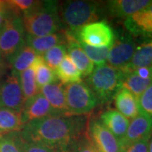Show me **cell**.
<instances>
[{
	"mask_svg": "<svg viewBox=\"0 0 152 152\" xmlns=\"http://www.w3.org/2000/svg\"><path fill=\"white\" fill-rule=\"evenodd\" d=\"M127 31L133 37H152V4L124 20Z\"/></svg>",
	"mask_w": 152,
	"mask_h": 152,
	"instance_id": "obj_13",
	"label": "cell"
},
{
	"mask_svg": "<svg viewBox=\"0 0 152 152\" xmlns=\"http://www.w3.org/2000/svg\"><path fill=\"white\" fill-rule=\"evenodd\" d=\"M66 54H67L66 46L64 44H61L49 49L48 51L42 54V57L46 64L54 71L57 69V67L59 65L61 61L63 60Z\"/></svg>",
	"mask_w": 152,
	"mask_h": 152,
	"instance_id": "obj_27",
	"label": "cell"
},
{
	"mask_svg": "<svg viewBox=\"0 0 152 152\" xmlns=\"http://www.w3.org/2000/svg\"><path fill=\"white\" fill-rule=\"evenodd\" d=\"M151 4V0H113L107 2L106 9L111 16L126 20Z\"/></svg>",
	"mask_w": 152,
	"mask_h": 152,
	"instance_id": "obj_15",
	"label": "cell"
},
{
	"mask_svg": "<svg viewBox=\"0 0 152 152\" xmlns=\"http://www.w3.org/2000/svg\"><path fill=\"white\" fill-rule=\"evenodd\" d=\"M25 32L21 16L10 12L0 29V53L2 57L9 61L26 45Z\"/></svg>",
	"mask_w": 152,
	"mask_h": 152,
	"instance_id": "obj_5",
	"label": "cell"
},
{
	"mask_svg": "<svg viewBox=\"0 0 152 152\" xmlns=\"http://www.w3.org/2000/svg\"><path fill=\"white\" fill-rule=\"evenodd\" d=\"M39 92L48 101L52 108L58 116H68L64 88L61 83L55 82L41 88Z\"/></svg>",
	"mask_w": 152,
	"mask_h": 152,
	"instance_id": "obj_19",
	"label": "cell"
},
{
	"mask_svg": "<svg viewBox=\"0 0 152 152\" xmlns=\"http://www.w3.org/2000/svg\"><path fill=\"white\" fill-rule=\"evenodd\" d=\"M150 140H143L134 142L124 148L121 152H148Z\"/></svg>",
	"mask_w": 152,
	"mask_h": 152,
	"instance_id": "obj_34",
	"label": "cell"
},
{
	"mask_svg": "<svg viewBox=\"0 0 152 152\" xmlns=\"http://www.w3.org/2000/svg\"><path fill=\"white\" fill-rule=\"evenodd\" d=\"M80 45L87 57L96 67L107 64L110 48H94L83 43Z\"/></svg>",
	"mask_w": 152,
	"mask_h": 152,
	"instance_id": "obj_28",
	"label": "cell"
},
{
	"mask_svg": "<svg viewBox=\"0 0 152 152\" xmlns=\"http://www.w3.org/2000/svg\"><path fill=\"white\" fill-rule=\"evenodd\" d=\"M100 122L113 134L118 140L124 137L129 126V119L116 109L108 108L100 116Z\"/></svg>",
	"mask_w": 152,
	"mask_h": 152,
	"instance_id": "obj_16",
	"label": "cell"
},
{
	"mask_svg": "<svg viewBox=\"0 0 152 152\" xmlns=\"http://www.w3.org/2000/svg\"><path fill=\"white\" fill-rule=\"evenodd\" d=\"M0 152H20L12 134L0 138Z\"/></svg>",
	"mask_w": 152,
	"mask_h": 152,
	"instance_id": "obj_33",
	"label": "cell"
},
{
	"mask_svg": "<svg viewBox=\"0 0 152 152\" xmlns=\"http://www.w3.org/2000/svg\"><path fill=\"white\" fill-rule=\"evenodd\" d=\"M25 31L31 37H40L57 33L62 28L59 4L56 1H40L21 16Z\"/></svg>",
	"mask_w": 152,
	"mask_h": 152,
	"instance_id": "obj_2",
	"label": "cell"
},
{
	"mask_svg": "<svg viewBox=\"0 0 152 152\" xmlns=\"http://www.w3.org/2000/svg\"><path fill=\"white\" fill-rule=\"evenodd\" d=\"M88 129L86 116H52L26 124L19 136L56 152H69L72 145Z\"/></svg>",
	"mask_w": 152,
	"mask_h": 152,
	"instance_id": "obj_1",
	"label": "cell"
},
{
	"mask_svg": "<svg viewBox=\"0 0 152 152\" xmlns=\"http://www.w3.org/2000/svg\"><path fill=\"white\" fill-rule=\"evenodd\" d=\"M25 124L21 113L0 107V136L18 133Z\"/></svg>",
	"mask_w": 152,
	"mask_h": 152,
	"instance_id": "obj_21",
	"label": "cell"
},
{
	"mask_svg": "<svg viewBox=\"0 0 152 152\" xmlns=\"http://www.w3.org/2000/svg\"><path fill=\"white\" fill-rule=\"evenodd\" d=\"M151 83L152 80L142 79L137 75L136 74H134V72H131V73L123 75L121 87L129 90L138 99L141 96L142 93L151 86Z\"/></svg>",
	"mask_w": 152,
	"mask_h": 152,
	"instance_id": "obj_25",
	"label": "cell"
},
{
	"mask_svg": "<svg viewBox=\"0 0 152 152\" xmlns=\"http://www.w3.org/2000/svg\"><path fill=\"white\" fill-rule=\"evenodd\" d=\"M31 67L34 69L35 78L39 90L48 85L58 81L54 71L46 64L42 55H37Z\"/></svg>",
	"mask_w": 152,
	"mask_h": 152,
	"instance_id": "obj_24",
	"label": "cell"
},
{
	"mask_svg": "<svg viewBox=\"0 0 152 152\" xmlns=\"http://www.w3.org/2000/svg\"><path fill=\"white\" fill-rule=\"evenodd\" d=\"M135 48L134 37L128 31L119 33L118 36L115 35L113 43L109 49L108 65L118 69L125 67L131 61Z\"/></svg>",
	"mask_w": 152,
	"mask_h": 152,
	"instance_id": "obj_8",
	"label": "cell"
},
{
	"mask_svg": "<svg viewBox=\"0 0 152 152\" xmlns=\"http://www.w3.org/2000/svg\"><path fill=\"white\" fill-rule=\"evenodd\" d=\"M148 152H152V136L149 141V148H148Z\"/></svg>",
	"mask_w": 152,
	"mask_h": 152,
	"instance_id": "obj_36",
	"label": "cell"
},
{
	"mask_svg": "<svg viewBox=\"0 0 152 152\" xmlns=\"http://www.w3.org/2000/svg\"><path fill=\"white\" fill-rule=\"evenodd\" d=\"M1 59H2V55H1V53H0V68H1Z\"/></svg>",
	"mask_w": 152,
	"mask_h": 152,
	"instance_id": "obj_37",
	"label": "cell"
},
{
	"mask_svg": "<svg viewBox=\"0 0 152 152\" xmlns=\"http://www.w3.org/2000/svg\"><path fill=\"white\" fill-rule=\"evenodd\" d=\"M151 66H152V37H146L141 43L136 46L134 53L129 64L119 69L124 75H126L138 68Z\"/></svg>",
	"mask_w": 152,
	"mask_h": 152,
	"instance_id": "obj_17",
	"label": "cell"
},
{
	"mask_svg": "<svg viewBox=\"0 0 152 152\" xmlns=\"http://www.w3.org/2000/svg\"><path fill=\"white\" fill-rule=\"evenodd\" d=\"M123 75L119 69L105 64L95 68L87 76L86 84L97 99L98 103L103 104L113 99L121 88Z\"/></svg>",
	"mask_w": 152,
	"mask_h": 152,
	"instance_id": "obj_4",
	"label": "cell"
},
{
	"mask_svg": "<svg viewBox=\"0 0 152 152\" xmlns=\"http://www.w3.org/2000/svg\"><path fill=\"white\" fill-rule=\"evenodd\" d=\"M37 55V53L31 47L25 45L17 53L9 60L12 69L11 72L19 75L20 73L31 67Z\"/></svg>",
	"mask_w": 152,
	"mask_h": 152,
	"instance_id": "obj_23",
	"label": "cell"
},
{
	"mask_svg": "<svg viewBox=\"0 0 152 152\" xmlns=\"http://www.w3.org/2000/svg\"><path fill=\"white\" fill-rule=\"evenodd\" d=\"M113 100L116 110L128 119H134L140 115L138 99L129 90L121 87L114 95Z\"/></svg>",
	"mask_w": 152,
	"mask_h": 152,
	"instance_id": "obj_18",
	"label": "cell"
},
{
	"mask_svg": "<svg viewBox=\"0 0 152 152\" xmlns=\"http://www.w3.org/2000/svg\"><path fill=\"white\" fill-rule=\"evenodd\" d=\"M152 136V119L143 115H139L132 119L124 137L120 140L121 151L134 142L150 140Z\"/></svg>",
	"mask_w": 152,
	"mask_h": 152,
	"instance_id": "obj_11",
	"label": "cell"
},
{
	"mask_svg": "<svg viewBox=\"0 0 152 152\" xmlns=\"http://www.w3.org/2000/svg\"><path fill=\"white\" fill-rule=\"evenodd\" d=\"M140 114L152 119V83L138 98Z\"/></svg>",
	"mask_w": 152,
	"mask_h": 152,
	"instance_id": "obj_31",
	"label": "cell"
},
{
	"mask_svg": "<svg viewBox=\"0 0 152 152\" xmlns=\"http://www.w3.org/2000/svg\"><path fill=\"white\" fill-rule=\"evenodd\" d=\"M1 137H3V136H0V138H1Z\"/></svg>",
	"mask_w": 152,
	"mask_h": 152,
	"instance_id": "obj_38",
	"label": "cell"
},
{
	"mask_svg": "<svg viewBox=\"0 0 152 152\" xmlns=\"http://www.w3.org/2000/svg\"><path fill=\"white\" fill-rule=\"evenodd\" d=\"M101 4L96 1H68L59 7L62 26L66 31H74L82 26L96 22L100 18Z\"/></svg>",
	"mask_w": 152,
	"mask_h": 152,
	"instance_id": "obj_3",
	"label": "cell"
},
{
	"mask_svg": "<svg viewBox=\"0 0 152 152\" xmlns=\"http://www.w3.org/2000/svg\"><path fill=\"white\" fill-rule=\"evenodd\" d=\"M40 1L35 0H10L6 1V4L9 11L17 15L22 16L28 13L36 6L38 5Z\"/></svg>",
	"mask_w": 152,
	"mask_h": 152,
	"instance_id": "obj_29",
	"label": "cell"
},
{
	"mask_svg": "<svg viewBox=\"0 0 152 152\" xmlns=\"http://www.w3.org/2000/svg\"><path fill=\"white\" fill-rule=\"evenodd\" d=\"M25 104L19 75L11 72L0 85V107L21 113Z\"/></svg>",
	"mask_w": 152,
	"mask_h": 152,
	"instance_id": "obj_9",
	"label": "cell"
},
{
	"mask_svg": "<svg viewBox=\"0 0 152 152\" xmlns=\"http://www.w3.org/2000/svg\"><path fill=\"white\" fill-rule=\"evenodd\" d=\"M20 152H56L54 150L40 144L26 141L21 139L18 133L12 134Z\"/></svg>",
	"mask_w": 152,
	"mask_h": 152,
	"instance_id": "obj_30",
	"label": "cell"
},
{
	"mask_svg": "<svg viewBox=\"0 0 152 152\" xmlns=\"http://www.w3.org/2000/svg\"><path fill=\"white\" fill-rule=\"evenodd\" d=\"M68 116H86L97 106V99L86 83L64 86Z\"/></svg>",
	"mask_w": 152,
	"mask_h": 152,
	"instance_id": "obj_6",
	"label": "cell"
},
{
	"mask_svg": "<svg viewBox=\"0 0 152 152\" xmlns=\"http://www.w3.org/2000/svg\"><path fill=\"white\" fill-rule=\"evenodd\" d=\"M69 32L80 43L94 48H111L115 39L114 31L106 20L93 22Z\"/></svg>",
	"mask_w": 152,
	"mask_h": 152,
	"instance_id": "obj_7",
	"label": "cell"
},
{
	"mask_svg": "<svg viewBox=\"0 0 152 152\" xmlns=\"http://www.w3.org/2000/svg\"><path fill=\"white\" fill-rule=\"evenodd\" d=\"M88 135L98 152H121L119 140L99 119H94L88 125Z\"/></svg>",
	"mask_w": 152,
	"mask_h": 152,
	"instance_id": "obj_10",
	"label": "cell"
},
{
	"mask_svg": "<svg viewBox=\"0 0 152 152\" xmlns=\"http://www.w3.org/2000/svg\"><path fill=\"white\" fill-rule=\"evenodd\" d=\"M21 115L25 124L48 117L58 116L52 108L48 101L40 92L25 102Z\"/></svg>",
	"mask_w": 152,
	"mask_h": 152,
	"instance_id": "obj_12",
	"label": "cell"
},
{
	"mask_svg": "<svg viewBox=\"0 0 152 152\" xmlns=\"http://www.w3.org/2000/svg\"><path fill=\"white\" fill-rule=\"evenodd\" d=\"M54 73L57 80H60V83L64 86L82 81L81 73L68 54L64 56L59 65L54 70Z\"/></svg>",
	"mask_w": 152,
	"mask_h": 152,
	"instance_id": "obj_22",
	"label": "cell"
},
{
	"mask_svg": "<svg viewBox=\"0 0 152 152\" xmlns=\"http://www.w3.org/2000/svg\"><path fill=\"white\" fill-rule=\"evenodd\" d=\"M88 130V129H87ZM69 152H98L91 141L88 131L80 136L70 147Z\"/></svg>",
	"mask_w": 152,
	"mask_h": 152,
	"instance_id": "obj_32",
	"label": "cell"
},
{
	"mask_svg": "<svg viewBox=\"0 0 152 152\" xmlns=\"http://www.w3.org/2000/svg\"><path fill=\"white\" fill-rule=\"evenodd\" d=\"M9 14H10V11L8 10V7L6 4V1H0V29L4 25V20L9 15Z\"/></svg>",
	"mask_w": 152,
	"mask_h": 152,
	"instance_id": "obj_35",
	"label": "cell"
},
{
	"mask_svg": "<svg viewBox=\"0 0 152 152\" xmlns=\"http://www.w3.org/2000/svg\"><path fill=\"white\" fill-rule=\"evenodd\" d=\"M25 40H26V45L31 47L38 55L43 54L44 53H46L49 49L57 45H61V44L65 45L66 42L65 36L64 32H57L40 37H31L30 35L26 34Z\"/></svg>",
	"mask_w": 152,
	"mask_h": 152,
	"instance_id": "obj_20",
	"label": "cell"
},
{
	"mask_svg": "<svg viewBox=\"0 0 152 152\" xmlns=\"http://www.w3.org/2000/svg\"><path fill=\"white\" fill-rule=\"evenodd\" d=\"M63 32L65 36L67 54L69 56L82 75H90L94 69V64L87 57L76 38L68 31H63Z\"/></svg>",
	"mask_w": 152,
	"mask_h": 152,
	"instance_id": "obj_14",
	"label": "cell"
},
{
	"mask_svg": "<svg viewBox=\"0 0 152 152\" xmlns=\"http://www.w3.org/2000/svg\"><path fill=\"white\" fill-rule=\"evenodd\" d=\"M19 80L25 102L39 93V88L36 81L32 67L20 73L19 75Z\"/></svg>",
	"mask_w": 152,
	"mask_h": 152,
	"instance_id": "obj_26",
	"label": "cell"
}]
</instances>
